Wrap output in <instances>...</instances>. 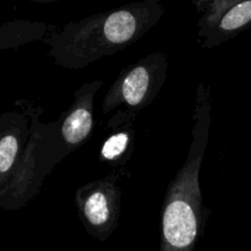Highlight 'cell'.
<instances>
[{"label":"cell","instance_id":"cell-1","mask_svg":"<svg viewBox=\"0 0 251 251\" xmlns=\"http://www.w3.org/2000/svg\"><path fill=\"white\" fill-rule=\"evenodd\" d=\"M210 110L208 92L203 86H200L194 115L193 142L188 158L169 185L164 199L163 240L167 247L174 250H186L194 244L200 220H202V195L199 173L208 141Z\"/></svg>","mask_w":251,"mask_h":251},{"label":"cell","instance_id":"cell-2","mask_svg":"<svg viewBox=\"0 0 251 251\" xmlns=\"http://www.w3.org/2000/svg\"><path fill=\"white\" fill-rule=\"evenodd\" d=\"M153 56L144 59L132 66L119 82L115 83L103 103V110L108 112L122 102L132 108H141L149 103L156 93V69Z\"/></svg>","mask_w":251,"mask_h":251},{"label":"cell","instance_id":"cell-3","mask_svg":"<svg viewBox=\"0 0 251 251\" xmlns=\"http://www.w3.org/2000/svg\"><path fill=\"white\" fill-rule=\"evenodd\" d=\"M85 193L80 194L81 212L90 225L95 227L105 226L115 215V196L110 195L107 185L96 184L90 188L83 189Z\"/></svg>","mask_w":251,"mask_h":251},{"label":"cell","instance_id":"cell-4","mask_svg":"<svg viewBox=\"0 0 251 251\" xmlns=\"http://www.w3.org/2000/svg\"><path fill=\"white\" fill-rule=\"evenodd\" d=\"M92 125V100H90L71 110L64 120L61 135L66 144L76 146L90 135Z\"/></svg>","mask_w":251,"mask_h":251},{"label":"cell","instance_id":"cell-5","mask_svg":"<svg viewBox=\"0 0 251 251\" xmlns=\"http://www.w3.org/2000/svg\"><path fill=\"white\" fill-rule=\"evenodd\" d=\"M103 29L105 39L109 43L115 46L125 44L136 32V19L129 11H117L108 17Z\"/></svg>","mask_w":251,"mask_h":251},{"label":"cell","instance_id":"cell-6","mask_svg":"<svg viewBox=\"0 0 251 251\" xmlns=\"http://www.w3.org/2000/svg\"><path fill=\"white\" fill-rule=\"evenodd\" d=\"M251 21V1H244L229 10L221 21L220 27L225 31H234Z\"/></svg>","mask_w":251,"mask_h":251},{"label":"cell","instance_id":"cell-7","mask_svg":"<svg viewBox=\"0 0 251 251\" xmlns=\"http://www.w3.org/2000/svg\"><path fill=\"white\" fill-rule=\"evenodd\" d=\"M129 140L130 136L127 132H118L110 136L102 147L103 158L113 161L122 156L129 146Z\"/></svg>","mask_w":251,"mask_h":251},{"label":"cell","instance_id":"cell-8","mask_svg":"<svg viewBox=\"0 0 251 251\" xmlns=\"http://www.w3.org/2000/svg\"><path fill=\"white\" fill-rule=\"evenodd\" d=\"M19 144L14 136H5L0 141V173L11 168L16 157Z\"/></svg>","mask_w":251,"mask_h":251}]
</instances>
